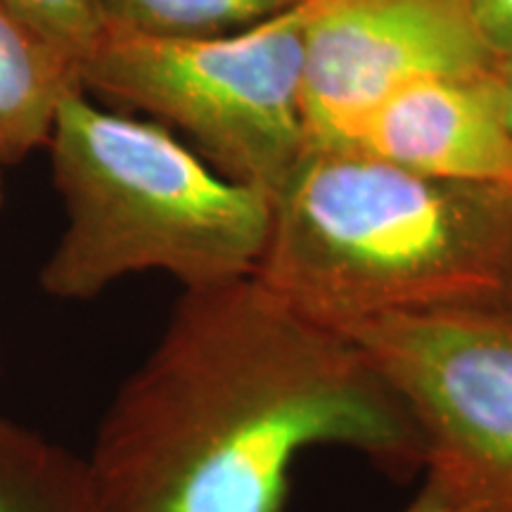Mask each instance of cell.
<instances>
[{
  "label": "cell",
  "mask_w": 512,
  "mask_h": 512,
  "mask_svg": "<svg viewBox=\"0 0 512 512\" xmlns=\"http://www.w3.org/2000/svg\"><path fill=\"white\" fill-rule=\"evenodd\" d=\"M403 512H460V510L451 503V498H448L437 484L430 482V479H425L420 494L413 498V503Z\"/></svg>",
  "instance_id": "obj_13"
},
{
  "label": "cell",
  "mask_w": 512,
  "mask_h": 512,
  "mask_svg": "<svg viewBox=\"0 0 512 512\" xmlns=\"http://www.w3.org/2000/svg\"><path fill=\"white\" fill-rule=\"evenodd\" d=\"M498 86H501L505 121H508L512 131V50L501 55V60H498Z\"/></svg>",
  "instance_id": "obj_14"
},
{
  "label": "cell",
  "mask_w": 512,
  "mask_h": 512,
  "mask_svg": "<svg viewBox=\"0 0 512 512\" xmlns=\"http://www.w3.org/2000/svg\"><path fill=\"white\" fill-rule=\"evenodd\" d=\"M19 19L67 55L76 67L102 36L98 0H3Z\"/></svg>",
  "instance_id": "obj_11"
},
{
  "label": "cell",
  "mask_w": 512,
  "mask_h": 512,
  "mask_svg": "<svg viewBox=\"0 0 512 512\" xmlns=\"http://www.w3.org/2000/svg\"><path fill=\"white\" fill-rule=\"evenodd\" d=\"M510 304H512V292H510Z\"/></svg>",
  "instance_id": "obj_16"
},
{
  "label": "cell",
  "mask_w": 512,
  "mask_h": 512,
  "mask_svg": "<svg viewBox=\"0 0 512 512\" xmlns=\"http://www.w3.org/2000/svg\"><path fill=\"white\" fill-rule=\"evenodd\" d=\"M339 332L406 403L425 479L460 512H512V304L389 313Z\"/></svg>",
  "instance_id": "obj_5"
},
{
  "label": "cell",
  "mask_w": 512,
  "mask_h": 512,
  "mask_svg": "<svg viewBox=\"0 0 512 512\" xmlns=\"http://www.w3.org/2000/svg\"><path fill=\"white\" fill-rule=\"evenodd\" d=\"M79 67L0 0V169L48 147Z\"/></svg>",
  "instance_id": "obj_8"
},
{
  "label": "cell",
  "mask_w": 512,
  "mask_h": 512,
  "mask_svg": "<svg viewBox=\"0 0 512 512\" xmlns=\"http://www.w3.org/2000/svg\"><path fill=\"white\" fill-rule=\"evenodd\" d=\"M67 226L38 273L60 302H88L126 275L162 271L183 290L254 275L271 197L197 155L152 119L102 110L74 88L48 140Z\"/></svg>",
  "instance_id": "obj_3"
},
{
  "label": "cell",
  "mask_w": 512,
  "mask_h": 512,
  "mask_svg": "<svg viewBox=\"0 0 512 512\" xmlns=\"http://www.w3.org/2000/svg\"><path fill=\"white\" fill-rule=\"evenodd\" d=\"M254 278L316 323L510 302L512 192L311 147L273 197Z\"/></svg>",
  "instance_id": "obj_2"
},
{
  "label": "cell",
  "mask_w": 512,
  "mask_h": 512,
  "mask_svg": "<svg viewBox=\"0 0 512 512\" xmlns=\"http://www.w3.org/2000/svg\"><path fill=\"white\" fill-rule=\"evenodd\" d=\"M501 57L470 0H311L304 112L311 147H347L380 102L439 74L494 72Z\"/></svg>",
  "instance_id": "obj_6"
},
{
  "label": "cell",
  "mask_w": 512,
  "mask_h": 512,
  "mask_svg": "<svg viewBox=\"0 0 512 512\" xmlns=\"http://www.w3.org/2000/svg\"><path fill=\"white\" fill-rule=\"evenodd\" d=\"M347 147L427 178L512 192L498 67L408 83L370 112Z\"/></svg>",
  "instance_id": "obj_7"
},
{
  "label": "cell",
  "mask_w": 512,
  "mask_h": 512,
  "mask_svg": "<svg viewBox=\"0 0 512 512\" xmlns=\"http://www.w3.org/2000/svg\"><path fill=\"white\" fill-rule=\"evenodd\" d=\"M0 207H3V169H0Z\"/></svg>",
  "instance_id": "obj_15"
},
{
  "label": "cell",
  "mask_w": 512,
  "mask_h": 512,
  "mask_svg": "<svg viewBox=\"0 0 512 512\" xmlns=\"http://www.w3.org/2000/svg\"><path fill=\"white\" fill-rule=\"evenodd\" d=\"M311 0L254 27L157 38L105 31L79 67L88 95L145 112L216 171L273 197L311 150L304 36Z\"/></svg>",
  "instance_id": "obj_4"
},
{
  "label": "cell",
  "mask_w": 512,
  "mask_h": 512,
  "mask_svg": "<svg viewBox=\"0 0 512 512\" xmlns=\"http://www.w3.org/2000/svg\"><path fill=\"white\" fill-rule=\"evenodd\" d=\"M316 446L392 475L425 463L363 349L249 275L183 290L83 458L102 512H290L294 465Z\"/></svg>",
  "instance_id": "obj_1"
},
{
  "label": "cell",
  "mask_w": 512,
  "mask_h": 512,
  "mask_svg": "<svg viewBox=\"0 0 512 512\" xmlns=\"http://www.w3.org/2000/svg\"><path fill=\"white\" fill-rule=\"evenodd\" d=\"M479 29L498 55L512 50V0H470Z\"/></svg>",
  "instance_id": "obj_12"
},
{
  "label": "cell",
  "mask_w": 512,
  "mask_h": 512,
  "mask_svg": "<svg viewBox=\"0 0 512 512\" xmlns=\"http://www.w3.org/2000/svg\"><path fill=\"white\" fill-rule=\"evenodd\" d=\"M0 512H102L86 458L0 415Z\"/></svg>",
  "instance_id": "obj_9"
},
{
  "label": "cell",
  "mask_w": 512,
  "mask_h": 512,
  "mask_svg": "<svg viewBox=\"0 0 512 512\" xmlns=\"http://www.w3.org/2000/svg\"><path fill=\"white\" fill-rule=\"evenodd\" d=\"M306 0H98L102 34L157 38L240 31L297 8Z\"/></svg>",
  "instance_id": "obj_10"
}]
</instances>
